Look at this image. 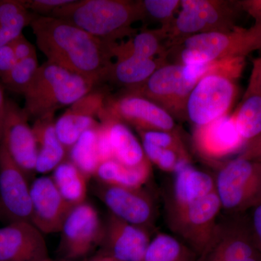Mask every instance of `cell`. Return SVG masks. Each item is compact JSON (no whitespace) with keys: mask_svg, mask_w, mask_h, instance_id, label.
Here are the masks:
<instances>
[{"mask_svg":"<svg viewBox=\"0 0 261 261\" xmlns=\"http://www.w3.org/2000/svg\"><path fill=\"white\" fill-rule=\"evenodd\" d=\"M214 176L192 165L173 174L164 195L165 221L175 237L200 257L221 214Z\"/></svg>","mask_w":261,"mask_h":261,"instance_id":"cell-1","label":"cell"},{"mask_svg":"<svg viewBox=\"0 0 261 261\" xmlns=\"http://www.w3.org/2000/svg\"><path fill=\"white\" fill-rule=\"evenodd\" d=\"M37 47L47 61L99 85L112 64V44L99 40L73 24L51 16L36 15L30 23Z\"/></svg>","mask_w":261,"mask_h":261,"instance_id":"cell-2","label":"cell"},{"mask_svg":"<svg viewBox=\"0 0 261 261\" xmlns=\"http://www.w3.org/2000/svg\"><path fill=\"white\" fill-rule=\"evenodd\" d=\"M49 16L73 24L109 44L132 37L135 33L132 25L144 20L140 1L128 0H72Z\"/></svg>","mask_w":261,"mask_h":261,"instance_id":"cell-3","label":"cell"},{"mask_svg":"<svg viewBox=\"0 0 261 261\" xmlns=\"http://www.w3.org/2000/svg\"><path fill=\"white\" fill-rule=\"evenodd\" d=\"M94 81L46 61L39 66L25 93L24 111L30 118L55 114L93 91Z\"/></svg>","mask_w":261,"mask_h":261,"instance_id":"cell-4","label":"cell"},{"mask_svg":"<svg viewBox=\"0 0 261 261\" xmlns=\"http://www.w3.org/2000/svg\"><path fill=\"white\" fill-rule=\"evenodd\" d=\"M181 65L245 58L261 50V25L250 28L236 27L226 32L206 33L187 39L179 47ZM175 49V48H174Z\"/></svg>","mask_w":261,"mask_h":261,"instance_id":"cell-5","label":"cell"},{"mask_svg":"<svg viewBox=\"0 0 261 261\" xmlns=\"http://www.w3.org/2000/svg\"><path fill=\"white\" fill-rule=\"evenodd\" d=\"M216 192L224 214H246L261 205V163L237 157L217 166Z\"/></svg>","mask_w":261,"mask_h":261,"instance_id":"cell-6","label":"cell"},{"mask_svg":"<svg viewBox=\"0 0 261 261\" xmlns=\"http://www.w3.org/2000/svg\"><path fill=\"white\" fill-rule=\"evenodd\" d=\"M198 261H261L248 213H221Z\"/></svg>","mask_w":261,"mask_h":261,"instance_id":"cell-7","label":"cell"},{"mask_svg":"<svg viewBox=\"0 0 261 261\" xmlns=\"http://www.w3.org/2000/svg\"><path fill=\"white\" fill-rule=\"evenodd\" d=\"M196 84L185 79L184 65L165 64L158 68L144 83L126 89V93L149 99L169 113L173 118H187L189 96Z\"/></svg>","mask_w":261,"mask_h":261,"instance_id":"cell-8","label":"cell"},{"mask_svg":"<svg viewBox=\"0 0 261 261\" xmlns=\"http://www.w3.org/2000/svg\"><path fill=\"white\" fill-rule=\"evenodd\" d=\"M60 233L58 251L61 256L80 258L102 245L104 221L94 206L86 201L70 209Z\"/></svg>","mask_w":261,"mask_h":261,"instance_id":"cell-9","label":"cell"},{"mask_svg":"<svg viewBox=\"0 0 261 261\" xmlns=\"http://www.w3.org/2000/svg\"><path fill=\"white\" fill-rule=\"evenodd\" d=\"M237 94L234 80L220 75L204 77L197 82L187 99V119L198 126L228 116Z\"/></svg>","mask_w":261,"mask_h":261,"instance_id":"cell-10","label":"cell"},{"mask_svg":"<svg viewBox=\"0 0 261 261\" xmlns=\"http://www.w3.org/2000/svg\"><path fill=\"white\" fill-rule=\"evenodd\" d=\"M30 179L2 144L0 148V220L6 224L32 223Z\"/></svg>","mask_w":261,"mask_h":261,"instance_id":"cell-11","label":"cell"},{"mask_svg":"<svg viewBox=\"0 0 261 261\" xmlns=\"http://www.w3.org/2000/svg\"><path fill=\"white\" fill-rule=\"evenodd\" d=\"M112 118L141 130H176L175 119L164 109L149 99L125 93L116 98H107L99 121Z\"/></svg>","mask_w":261,"mask_h":261,"instance_id":"cell-12","label":"cell"},{"mask_svg":"<svg viewBox=\"0 0 261 261\" xmlns=\"http://www.w3.org/2000/svg\"><path fill=\"white\" fill-rule=\"evenodd\" d=\"M96 195L109 213L128 224L152 230L157 219L155 200L142 188H128L99 183Z\"/></svg>","mask_w":261,"mask_h":261,"instance_id":"cell-13","label":"cell"},{"mask_svg":"<svg viewBox=\"0 0 261 261\" xmlns=\"http://www.w3.org/2000/svg\"><path fill=\"white\" fill-rule=\"evenodd\" d=\"M192 141L199 157L215 166L222 163L221 161L231 154L243 150L246 144L239 135L231 115L203 126H195Z\"/></svg>","mask_w":261,"mask_h":261,"instance_id":"cell-14","label":"cell"},{"mask_svg":"<svg viewBox=\"0 0 261 261\" xmlns=\"http://www.w3.org/2000/svg\"><path fill=\"white\" fill-rule=\"evenodd\" d=\"M23 108L6 101L3 144L15 163L32 178L36 173L38 149L32 126Z\"/></svg>","mask_w":261,"mask_h":261,"instance_id":"cell-15","label":"cell"},{"mask_svg":"<svg viewBox=\"0 0 261 261\" xmlns=\"http://www.w3.org/2000/svg\"><path fill=\"white\" fill-rule=\"evenodd\" d=\"M150 241V230L108 214L104 221L102 254L121 261H143Z\"/></svg>","mask_w":261,"mask_h":261,"instance_id":"cell-16","label":"cell"},{"mask_svg":"<svg viewBox=\"0 0 261 261\" xmlns=\"http://www.w3.org/2000/svg\"><path fill=\"white\" fill-rule=\"evenodd\" d=\"M32 223L44 234L61 231L71 206L63 198L51 176L34 178L31 183Z\"/></svg>","mask_w":261,"mask_h":261,"instance_id":"cell-17","label":"cell"},{"mask_svg":"<svg viewBox=\"0 0 261 261\" xmlns=\"http://www.w3.org/2000/svg\"><path fill=\"white\" fill-rule=\"evenodd\" d=\"M106 99L105 94L94 89L70 106L56 120L57 135L68 152L84 132L100 124L99 116Z\"/></svg>","mask_w":261,"mask_h":261,"instance_id":"cell-18","label":"cell"},{"mask_svg":"<svg viewBox=\"0 0 261 261\" xmlns=\"http://www.w3.org/2000/svg\"><path fill=\"white\" fill-rule=\"evenodd\" d=\"M47 259L48 249L44 233L32 223H12L0 228V261Z\"/></svg>","mask_w":261,"mask_h":261,"instance_id":"cell-19","label":"cell"},{"mask_svg":"<svg viewBox=\"0 0 261 261\" xmlns=\"http://www.w3.org/2000/svg\"><path fill=\"white\" fill-rule=\"evenodd\" d=\"M32 129L38 149L36 173L45 175L53 172L68 157V151L57 135L55 114L36 119Z\"/></svg>","mask_w":261,"mask_h":261,"instance_id":"cell-20","label":"cell"},{"mask_svg":"<svg viewBox=\"0 0 261 261\" xmlns=\"http://www.w3.org/2000/svg\"><path fill=\"white\" fill-rule=\"evenodd\" d=\"M190 8L200 25L201 34L232 30L240 10L236 1L182 0Z\"/></svg>","mask_w":261,"mask_h":261,"instance_id":"cell-21","label":"cell"},{"mask_svg":"<svg viewBox=\"0 0 261 261\" xmlns=\"http://www.w3.org/2000/svg\"><path fill=\"white\" fill-rule=\"evenodd\" d=\"M163 57L149 59L128 55L118 57L108 70L106 81L123 86L125 89L140 85L158 68L165 65Z\"/></svg>","mask_w":261,"mask_h":261,"instance_id":"cell-22","label":"cell"},{"mask_svg":"<svg viewBox=\"0 0 261 261\" xmlns=\"http://www.w3.org/2000/svg\"><path fill=\"white\" fill-rule=\"evenodd\" d=\"M99 122L107 127L113 159L130 167L140 166L149 161L142 143L126 124L112 118H103Z\"/></svg>","mask_w":261,"mask_h":261,"instance_id":"cell-23","label":"cell"},{"mask_svg":"<svg viewBox=\"0 0 261 261\" xmlns=\"http://www.w3.org/2000/svg\"><path fill=\"white\" fill-rule=\"evenodd\" d=\"M152 166L149 161L140 166L130 167L116 160H108L100 163L94 177L103 185L142 188L151 177Z\"/></svg>","mask_w":261,"mask_h":261,"instance_id":"cell-24","label":"cell"},{"mask_svg":"<svg viewBox=\"0 0 261 261\" xmlns=\"http://www.w3.org/2000/svg\"><path fill=\"white\" fill-rule=\"evenodd\" d=\"M51 177L63 198L71 207L87 201L89 178L69 160L58 165Z\"/></svg>","mask_w":261,"mask_h":261,"instance_id":"cell-25","label":"cell"},{"mask_svg":"<svg viewBox=\"0 0 261 261\" xmlns=\"http://www.w3.org/2000/svg\"><path fill=\"white\" fill-rule=\"evenodd\" d=\"M167 32L162 28L155 30H144L132 37L128 42L122 44L115 43L112 45L111 51L113 56L117 58L133 55L154 59L157 55L163 57L165 48L162 42L163 39H167Z\"/></svg>","mask_w":261,"mask_h":261,"instance_id":"cell-26","label":"cell"},{"mask_svg":"<svg viewBox=\"0 0 261 261\" xmlns=\"http://www.w3.org/2000/svg\"><path fill=\"white\" fill-rule=\"evenodd\" d=\"M199 256L174 235L159 233L151 239L143 261H198Z\"/></svg>","mask_w":261,"mask_h":261,"instance_id":"cell-27","label":"cell"},{"mask_svg":"<svg viewBox=\"0 0 261 261\" xmlns=\"http://www.w3.org/2000/svg\"><path fill=\"white\" fill-rule=\"evenodd\" d=\"M100 125V124H99ZM99 126L84 132L68 151L67 159L90 179L101 163L98 149Z\"/></svg>","mask_w":261,"mask_h":261,"instance_id":"cell-28","label":"cell"},{"mask_svg":"<svg viewBox=\"0 0 261 261\" xmlns=\"http://www.w3.org/2000/svg\"><path fill=\"white\" fill-rule=\"evenodd\" d=\"M245 63V58H235L199 64L183 65L184 75L187 80L196 84L208 75H220L236 81L241 76Z\"/></svg>","mask_w":261,"mask_h":261,"instance_id":"cell-29","label":"cell"},{"mask_svg":"<svg viewBox=\"0 0 261 261\" xmlns=\"http://www.w3.org/2000/svg\"><path fill=\"white\" fill-rule=\"evenodd\" d=\"M239 135L247 143L261 133V95L243 97L231 114Z\"/></svg>","mask_w":261,"mask_h":261,"instance_id":"cell-30","label":"cell"},{"mask_svg":"<svg viewBox=\"0 0 261 261\" xmlns=\"http://www.w3.org/2000/svg\"><path fill=\"white\" fill-rule=\"evenodd\" d=\"M39 68L37 55L17 61L10 73L1 81L2 84L11 92L24 95Z\"/></svg>","mask_w":261,"mask_h":261,"instance_id":"cell-31","label":"cell"},{"mask_svg":"<svg viewBox=\"0 0 261 261\" xmlns=\"http://www.w3.org/2000/svg\"><path fill=\"white\" fill-rule=\"evenodd\" d=\"M144 20L149 18L161 24L166 32L174 20L175 13L181 7L179 0H142L140 1Z\"/></svg>","mask_w":261,"mask_h":261,"instance_id":"cell-32","label":"cell"},{"mask_svg":"<svg viewBox=\"0 0 261 261\" xmlns=\"http://www.w3.org/2000/svg\"><path fill=\"white\" fill-rule=\"evenodd\" d=\"M33 15L23 4V1H0V27H12L23 30L30 25Z\"/></svg>","mask_w":261,"mask_h":261,"instance_id":"cell-33","label":"cell"},{"mask_svg":"<svg viewBox=\"0 0 261 261\" xmlns=\"http://www.w3.org/2000/svg\"><path fill=\"white\" fill-rule=\"evenodd\" d=\"M72 0H29L23 1L28 10H32L36 15L49 16L55 10L69 4Z\"/></svg>","mask_w":261,"mask_h":261,"instance_id":"cell-34","label":"cell"},{"mask_svg":"<svg viewBox=\"0 0 261 261\" xmlns=\"http://www.w3.org/2000/svg\"><path fill=\"white\" fill-rule=\"evenodd\" d=\"M10 44L13 48L17 61H22L37 55L34 44L29 42L23 34L15 38Z\"/></svg>","mask_w":261,"mask_h":261,"instance_id":"cell-35","label":"cell"},{"mask_svg":"<svg viewBox=\"0 0 261 261\" xmlns=\"http://www.w3.org/2000/svg\"><path fill=\"white\" fill-rule=\"evenodd\" d=\"M254 94L261 95V56L252 62L251 74L243 97Z\"/></svg>","mask_w":261,"mask_h":261,"instance_id":"cell-36","label":"cell"},{"mask_svg":"<svg viewBox=\"0 0 261 261\" xmlns=\"http://www.w3.org/2000/svg\"><path fill=\"white\" fill-rule=\"evenodd\" d=\"M17 63L10 44L0 48V81L3 80Z\"/></svg>","mask_w":261,"mask_h":261,"instance_id":"cell-37","label":"cell"},{"mask_svg":"<svg viewBox=\"0 0 261 261\" xmlns=\"http://www.w3.org/2000/svg\"><path fill=\"white\" fill-rule=\"evenodd\" d=\"M239 157L261 163V133L245 144Z\"/></svg>","mask_w":261,"mask_h":261,"instance_id":"cell-38","label":"cell"},{"mask_svg":"<svg viewBox=\"0 0 261 261\" xmlns=\"http://www.w3.org/2000/svg\"><path fill=\"white\" fill-rule=\"evenodd\" d=\"M238 8L255 20V25H261V0L237 1Z\"/></svg>","mask_w":261,"mask_h":261,"instance_id":"cell-39","label":"cell"},{"mask_svg":"<svg viewBox=\"0 0 261 261\" xmlns=\"http://www.w3.org/2000/svg\"><path fill=\"white\" fill-rule=\"evenodd\" d=\"M255 244L261 257V205L248 212Z\"/></svg>","mask_w":261,"mask_h":261,"instance_id":"cell-40","label":"cell"},{"mask_svg":"<svg viewBox=\"0 0 261 261\" xmlns=\"http://www.w3.org/2000/svg\"><path fill=\"white\" fill-rule=\"evenodd\" d=\"M23 30L12 27H0V48L10 44L15 38L18 37Z\"/></svg>","mask_w":261,"mask_h":261,"instance_id":"cell-41","label":"cell"},{"mask_svg":"<svg viewBox=\"0 0 261 261\" xmlns=\"http://www.w3.org/2000/svg\"><path fill=\"white\" fill-rule=\"evenodd\" d=\"M6 101L7 99H5L4 94V86L0 81V148H1L2 142H3Z\"/></svg>","mask_w":261,"mask_h":261,"instance_id":"cell-42","label":"cell"},{"mask_svg":"<svg viewBox=\"0 0 261 261\" xmlns=\"http://www.w3.org/2000/svg\"><path fill=\"white\" fill-rule=\"evenodd\" d=\"M90 261H121L118 260V259L115 258L112 256H110V255H104V254H100V255H98V256L94 257V258L92 259Z\"/></svg>","mask_w":261,"mask_h":261,"instance_id":"cell-43","label":"cell"},{"mask_svg":"<svg viewBox=\"0 0 261 261\" xmlns=\"http://www.w3.org/2000/svg\"><path fill=\"white\" fill-rule=\"evenodd\" d=\"M44 261H51V260H49V259H47V260H44Z\"/></svg>","mask_w":261,"mask_h":261,"instance_id":"cell-44","label":"cell"}]
</instances>
